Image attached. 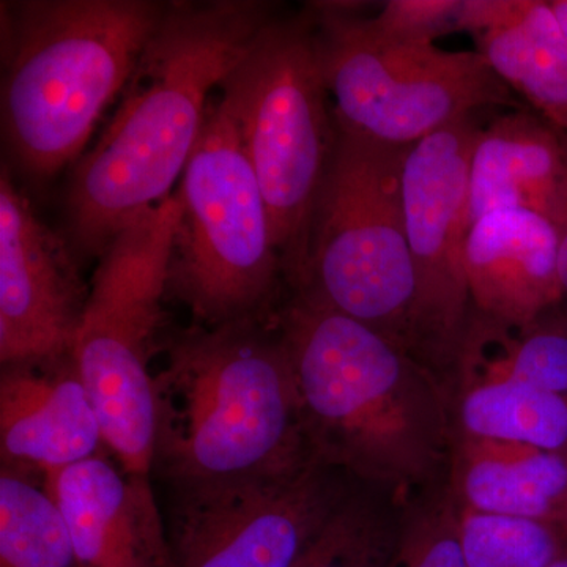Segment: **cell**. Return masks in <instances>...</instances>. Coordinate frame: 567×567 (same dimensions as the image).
Instances as JSON below:
<instances>
[{
	"mask_svg": "<svg viewBox=\"0 0 567 567\" xmlns=\"http://www.w3.org/2000/svg\"><path fill=\"white\" fill-rule=\"evenodd\" d=\"M177 196L169 290L200 327L267 320L282 265L230 78L213 96Z\"/></svg>",
	"mask_w": 567,
	"mask_h": 567,
	"instance_id": "6",
	"label": "cell"
},
{
	"mask_svg": "<svg viewBox=\"0 0 567 567\" xmlns=\"http://www.w3.org/2000/svg\"><path fill=\"white\" fill-rule=\"evenodd\" d=\"M80 567H174L152 481L126 475L103 454L43 476Z\"/></svg>",
	"mask_w": 567,
	"mask_h": 567,
	"instance_id": "13",
	"label": "cell"
},
{
	"mask_svg": "<svg viewBox=\"0 0 567 567\" xmlns=\"http://www.w3.org/2000/svg\"><path fill=\"white\" fill-rule=\"evenodd\" d=\"M480 130L475 117H468L410 145L402 175L406 238L415 271L406 346L445 383L450 395L473 315L465 241L470 159Z\"/></svg>",
	"mask_w": 567,
	"mask_h": 567,
	"instance_id": "11",
	"label": "cell"
},
{
	"mask_svg": "<svg viewBox=\"0 0 567 567\" xmlns=\"http://www.w3.org/2000/svg\"><path fill=\"white\" fill-rule=\"evenodd\" d=\"M465 274L473 309L499 322L525 324L565 300L559 233L535 212L505 208L470 227Z\"/></svg>",
	"mask_w": 567,
	"mask_h": 567,
	"instance_id": "15",
	"label": "cell"
},
{
	"mask_svg": "<svg viewBox=\"0 0 567 567\" xmlns=\"http://www.w3.org/2000/svg\"><path fill=\"white\" fill-rule=\"evenodd\" d=\"M446 486L458 511L539 522L567 536V456L454 434Z\"/></svg>",
	"mask_w": 567,
	"mask_h": 567,
	"instance_id": "17",
	"label": "cell"
},
{
	"mask_svg": "<svg viewBox=\"0 0 567 567\" xmlns=\"http://www.w3.org/2000/svg\"><path fill=\"white\" fill-rule=\"evenodd\" d=\"M89 292L65 241L0 175V363L69 357Z\"/></svg>",
	"mask_w": 567,
	"mask_h": 567,
	"instance_id": "12",
	"label": "cell"
},
{
	"mask_svg": "<svg viewBox=\"0 0 567 567\" xmlns=\"http://www.w3.org/2000/svg\"><path fill=\"white\" fill-rule=\"evenodd\" d=\"M28 473L2 465L0 567H80L58 503Z\"/></svg>",
	"mask_w": 567,
	"mask_h": 567,
	"instance_id": "21",
	"label": "cell"
},
{
	"mask_svg": "<svg viewBox=\"0 0 567 567\" xmlns=\"http://www.w3.org/2000/svg\"><path fill=\"white\" fill-rule=\"evenodd\" d=\"M461 0H391L369 24L385 39L434 44L439 37L457 31Z\"/></svg>",
	"mask_w": 567,
	"mask_h": 567,
	"instance_id": "25",
	"label": "cell"
},
{
	"mask_svg": "<svg viewBox=\"0 0 567 567\" xmlns=\"http://www.w3.org/2000/svg\"><path fill=\"white\" fill-rule=\"evenodd\" d=\"M551 13H554L555 21H557L559 32L567 43V0H551L548 2Z\"/></svg>",
	"mask_w": 567,
	"mask_h": 567,
	"instance_id": "28",
	"label": "cell"
},
{
	"mask_svg": "<svg viewBox=\"0 0 567 567\" xmlns=\"http://www.w3.org/2000/svg\"><path fill=\"white\" fill-rule=\"evenodd\" d=\"M152 372L155 468L174 487L267 475L316 456L292 358L265 320L192 328Z\"/></svg>",
	"mask_w": 567,
	"mask_h": 567,
	"instance_id": "3",
	"label": "cell"
},
{
	"mask_svg": "<svg viewBox=\"0 0 567 567\" xmlns=\"http://www.w3.org/2000/svg\"><path fill=\"white\" fill-rule=\"evenodd\" d=\"M406 151L338 125L312 219L308 271L293 295L352 317L409 350L415 271L402 189Z\"/></svg>",
	"mask_w": 567,
	"mask_h": 567,
	"instance_id": "8",
	"label": "cell"
},
{
	"mask_svg": "<svg viewBox=\"0 0 567 567\" xmlns=\"http://www.w3.org/2000/svg\"><path fill=\"white\" fill-rule=\"evenodd\" d=\"M404 498L358 483L298 567H385Z\"/></svg>",
	"mask_w": 567,
	"mask_h": 567,
	"instance_id": "22",
	"label": "cell"
},
{
	"mask_svg": "<svg viewBox=\"0 0 567 567\" xmlns=\"http://www.w3.org/2000/svg\"><path fill=\"white\" fill-rule=\"evenodd\" d=\"M477 44L507 87L567 132V43L548 2L527 0L514 24L481 37Z\"/></svg>",
	"mask_w": 567,
	"mask_h": 567,
	"instance_id": "19",
	"label": "cell"
},
{
	"mask_svg": "<svg viewBox=\"0 0 567 567\" xmlns=\"http://www.w3.org/2000/svg\"><path fill=\"white\" fill-rule=\"evenodd\" d=\"M486 380L522 383L567 398V316L550 311L533 322L513 324L473 309L453 390L458 383Z\"/></svg>",
	"mask_w": 567,
	"mask_h": 567,
	"instance_id": "18",
	"label": "cell"
},
{
	"mask_svg": "<svg viewBox=\"0 0 567 567\" xmlns=\"http://www.w3.org/2000/svg\"><path fill=\"white\" fill-rule=\"evenodd\" d=\"M230 82L284 279L295 293L305 284L316 204L338 137L311 10L275 18Z\"/></svg>",
	"mask_w": 567,
	"mask_h": 567,
	"instance_id": "7",
	"label": "cell"
},
{
	"mask_svg": "<svg viewBox=\"0 0 567 567\" xmlns=\"http://www.w3.org/2000/svg\"><path fill=\"white\" fill-rule=\"evenodd\" d=\"M357 484L312 456L267 475L174 487V567H298Z\"/></svg>",
	"mask_w": 567,
	"mask_h": 567,
	"instance_id": "10",
	"label": "cell"
},
{
	"mask_svg": "<svg viewBox=\"0 0 567 567\" xmlns=\"http://www.w3.org/2000/svg\"><path fill=\"white\" fill-rule=\"evenodd\" d=\"M102 427L71 354L2 365V465L41 476L99 456Z\"/></svg>",
	"mask_w": 567,
	"mask_h": 567,
	"instance_id": "14",
	"label": "cell"
},
{
	"mask_svg": "<svg viewBox=\"0 0 567 567\" xmlns=\"http://www.w3.org/2000/svg\"><path fill=\"white\" fill-rule=\"evenodd\" d=\"M518 208L559 226L567 212V148L563 130L516 110L481 128L468 175V227L487 213Z\"/></svg>",
	"mask_w": 567,
	"mask_h": 567,
	"instance_id": "16",
	"label": "cell"
},
{
	"mask_svg": "<svg viewBox=\"0 0 567 567\" xmlns=\"http://www.w3.org/2000/svg\"><path fill=\"white\" fill-rule=\"evenodd\" d=\"M166 9L152 0L3 3L2 128L22 173L44 181L81 155Z\"/></svg>",
	"mask_w": 567,
	"mask_h": 567,
	"instance_id": "4",
	"label": "cell"
},
{
	"mask_svg": "<svg viewBox=\"0 0 567 567\" xmlns=\"http://www.w3.org/2000/svg\"><path fill=\"white\" fill-rule=\"evenodd\" d=\"M385 567H466L461 517L446 483L405 496Z\"/></svg>",
	"mask_w": 567,
	"mask_h": 567,
	"instance_id": "23",
	"label": "cell"
},
{
	"mask_svg": "<svg viewBox=\"0 0 567 567\" xmlns=\"http://www.w3.org/2000/svg\"><path fill=\"white\" fill-rule=\"evenodd\" d=\"M181 221V199L173 194L112 238L71 349L104 447L126 475L144 480L155 468L153 349Z\"/></svg>",
	"mask_w": 567,
	"mask_h": 567,
	"instance_id": "5",
	"label": "cell"
},
{
	"mask_svg": "<svg viewBox=\"0 0 567 567\" xmlns=\"http://www.w3.org/2000/svg\"><path fill=\"white\" fill-rule=\"evenodd\" d=\"M317 457L395 495L446 483L454 442L446 386L405 347L305 295L278 317Z\"/></svg>",
	"mask_w": 567,
	"mask_h": 567,
	"instance_id": "2",
	"label": "cell"
},
{
	"mask_svg": "<svg viewBox=\"0 0 567 567\" xmlns=\"http://www.w3.org/2000/svg\"><path fill=\"white\" fill-rule=\"evenodd\" d=\"M565 137L567 148V132H565ZM557 229L559 233V279H561L563 293L567 298V212Z\"/></svg>",
	"mask_w": 567,
	"mask_h": 567,
	"instance_id": "27",
	"label": "cell"
},
{
	"mask_svg": "<svg viewBox=\"0 0 567 567\" xmlns=\"http://www.w3.org/2000/svg\"><path fill=\"white\" fill-rule=\"evenodd\" d=\"M527 7V0H461L456 17L457 31L477 39L514 24Z\"/></svg>",
	"mask_w": 567,
	"mask_h": 567,
	"instance_id": "26",
	"label": "cell"
},
{
	"mask_svg": "<svg viewBox=\"0 0 567 567\" xmlns=\"http://www.w3.org/2000/svg\"><path fill=\"white\" fill-rule=\"evenodd\" d=\"M275 18L254 0L167 6L110 125L71 177L66 210L81 251L102 256L123 227L173 196L213 96Z\"/></svg>",
	"mask_w": 567,
	"mask_h": 567,
	"instance_id": "1",
	"label": "cell"
},
{
	"mask_svg": "<svg viewBox=\"0 0 567 567\" xmlns=\"http://www.w3.org/2000/svg\"><path fill=\"white\" fill-rule=\"evenodd\" d=\"M466 567H550L566 547L557 528L495 514L458 511Z\"/></svg>",
	"mask_w": 567,
	"mask_h": 567,
	"instance_id": "24",
	"label": "cell"
},
{
	"mask_svg": "<svg viewBox=\"0 0 567 567\" xmlns=\"http://www.w3.org/2000/svg\"><path fill=\"white\" fill-rule=\"evenodd\" d=\"M454 434L522 443L567 456V398L539 388L486 380L451 393Z\"/></svg>",
	"mask_w": 567,
	"mask_h": 567,
	"instance_id": "20",
	"label": "cell"
},
{
	"mask_svg": "<svg viewBox=\"0 0 567 567\" xmlns=\"http://www.w3.org/2000/svg\"><path fill=\"white\" fill-rule=\"evenodd\" d=\"M309 10L336 122L358 136L410 147L477 111L518 106L480 52L385 39L350 3Z\"/></svg>",
	"mask_w": 567,
	"mask_h": 567,
	"instance_id": "9",
	"label": "cell"
},
{
	"mask_svg": "<svg viewBox=\"0 0 567 567\" xmlns=\"http://www.w3.org/2000/svg\"><path fill=\"white\" fill-rule=\"evenodd\" d=\"M550 567H567V544L566 547L563 548L561 554L558 555V558L551 563Z\"/></svg>",
	"mask_w": 567,
	"mask_h": 567,
	"instance_id": "29",
	"label": "cell"
}]
</instances>
